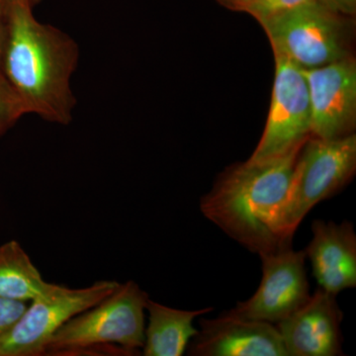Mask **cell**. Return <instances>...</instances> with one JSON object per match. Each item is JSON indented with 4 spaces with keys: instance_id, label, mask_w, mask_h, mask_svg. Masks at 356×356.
I'll return each mask as SVG.
<instances>
[{
    "instance_id": "1",
    "label": "cell",
    "mask_w": 356,
    "mask_h": 356,
    "mask_svg": "<svg viewBox=\"0 0 356 356\" xmlns=\"http://www.w3.org/2000/svg\"><path fill=\"white\" fill-rule=\"evenodd\" d=\"M33 9L28 0H6L0 72L26 114L67 125L76 106L70 77L79 62V47L65 32L39 22Z\"/></svg>"
},
{
    "instance_id": "3",
    "label": "cell",
    "mask_w": 356,
    "mask_h": 356,
    "mask_svg": "<svg viewBox=\"0 0 356 356\" xmlns=\"http://www.w3.org/2000/svg\"><path fill=\"white\" fill-rule=\"evenodd\" d=\"M355 172V134L332 140L311 136L300 149L284 197L271 213L269 229L280 242L292 245L308 213L343 189Z\"/></svg>"
},
{
    "instance_id": "2",
    "label": "cell",
    "mask_w": 356,
    "mask_h": 356,
    "mask_svg": "<svg viewBox=\"0 0 356 356\" xmlns=\"http://www.w3.org/2000/svg\"><path fill=\"white\" fill-rule=\"evenodd\" d=\"M300 149L261 161L229 166L201 198L204 216L259 255L289 247L273 235L268 220L284 197Z\"/></svg>"
},
{
    "instance_id": "18",
    "label": "cell",
    "mask_w": 356,
    "mask_h": 356,
    "mask_svg": "<svg viewBox=\"0 0 356 356\" xmlns=\"http://www.w3.org/2000/svg\"><path fill=\"white\" fill-rule=\"evenodd\" d=\"M323 4L332 10L344 15L356 16V0H320Z\"/></svg>"
},
{
    "instance_id": "10",
    "label": "cell",
    "mask_w": 356,
    "mask_h": 356,
    "mask_svg": "<svg viewBox=\"0 0 356 356\" xmlns=\"http://www.w3.org/2000/svg\"><path fill=\"white\" fill-rule=\"evenodd\" d=\"M336 297L318 287L301 308L275 325L287 356L343 355V314Z\"/></svg>"
},
{
    "instance_id": "17",
    "label": "cell",
    "mask_w": 356,
    "mask_h": 356,
    "mask_svg": "<svg viewBox=\"0 0 356 356\" xmlns=\"http://www.w3.org/2000/svg\"><path fill=\"white\" fill-rule=\"evenodd\" d=\"M28 302L0 296V337L10 331L27 309Z\"/></svg>"
},
{
    "instance_id": "16",
    "label": "cell",
    "mask_w": 356,
    "mask_h": 356,
    "mask_svg": "<svg viewBox=\"0 0 356 356\" xmlns=\"http://www.w3.org/2000/svg\"><path fill=\"white\" fill-rule=\"evenodd\" d=\"M25 114L19 98L0 72V137Z\"/></svg>"
},
{
    "instance_id": "8",
    "label": "cell",
    "mask_w": 356,
    "mask_h": 356,
    "mask_svg": "<svg viewBox=\"0 0 356 356\" xmlns=\"http://www.w3.org/2000/svg\"><path fill=\"white\" fill-rule=\"evenodd\" d=\"M262 280L257 292L226 314L243 320L275 325L301 308L310 298L306 254L292 245L259 255Z\"/></svg>"
},
{
    "instance_id": "7",
    "label": "cell",
    "mask_w": 356,
    "mask_h": 356,
    "mask_svg": "<svg viewBox=\"0 0 356 356\" xmlns=\"http://www.w3.org/2000/svg\"><path fill=\"white\" fill-rule=\"evenodd\" d=\"M274 60L270 109L250 161L285 156L301 149L312 136L310 98L303 70L282 56L274 54Z\"/></svg>"
},
{
    "instance_id": "20",
    "label": "cell",
    "mask_w": 356,
    "mask_h": 356,
    "mask_svg": "<svg viewBox=\"0 0 356 356\" xmlns=\"http://www.w3.org/2000/svg\"><path fill=\"white\" fill-rule=\"evenodd\" d=\"M216 1L229 10L245 13L248 0H216Z\"/></svg>"
},
{
    "instance_id": "4",
    "label": "cell",
    "mask_w": 356,
    "mask_h": 356,
    "mask_svg": "<svg viewBox=\"0 0 356 356\" xmlns=\"http://www.w3.org/2000/svg\"><path fill=\"white\" fill-rule=\"evenodd\" d=\"M273 54L301 70L355 57L356 21L322 2L292 9L261 23Z\"/></svg>"
},
{
    "instance_id": "19",
    "label": "cell",
    "mask_w": 356,
    "mask_h": 356,
    "mask_svg": "<svg viewBox=\"0 0 356 356\" xmlns=\"http://www.w3.org/2000/svg\"><path fill=\"white\" fill-rule=\"evenodd\" d=\"M6 29V0H0V60Z\"/></svg>"
},
{
    "instance_id": "15",
    "label": "cell",
    "mask_w": 356,
    "mask_h": 356,
    "mask_svg": "<svg viewBox=\"0 0 356 356\" xmlns=\"http://www.w3.org/2000/svg\"><path fill=\"white\" fill-rule=\"evenodd\" d=\"M320 0H248L245 13L250 14L261 24L264 21L275 17L292 9Z\"/></svg>"
},
{
    "instance_id": "6",
    "label": "cell",
    "mask_w": 356,
    "mask_h": 356,
    "mask_svg": "<svg viewBox=\"0 0 356 356\" xmlns=\"http://www.w3.org/2000/svg\"><path fill=\"white\" fill-rule=\"evenodd\" d=\"M119 284L117 281L102 280L88 287L72 289L50 283L29 302L13 329L0 337V356L44 355L51 337L67 321L108 297Z\"/></svg>"
},
{
    "instance_id": "21",
    "label": "cell",
    "mask_w": 356,
    "mask_h": 356,
    "mask_svg": "<svg viewBox=\"0 0 356 356\" xmlns=\"http://www.w3.org/2000/svg\"><path fill=\"white\" fill-rule=\"evenodd\" d=\"M28 1L30 2V3L32 4L33 6H38V4L40 3V2L42 1V0H28Z\"/></svg>"
},
{
    "instance_id": "12",
    "label": "cell",
    "mask_w": 356,
    "mask_h": 356,
    "mask_svg": "<svg viewBox=\"0 0 356 356\" xmlns=\"http://www.w3.org/2000/svg\"><path fill=\"white\" fill-rule=\"evenodd\" d=\"M304 250L318 287L332 294L356 287V235L353 224L315 220Z\"/></svg>"
},
{
    "instance_id": "5",
    "label": "cell",
    "mask_w": 356,
    "mask_h": 356,
    "mask_svg": "<svg viewBox=\"0 0 356 356\" xmlns=\"http://www.w3.org/2000/svg\"><path fill=\"white\" fill-rule=\"evenodd\" d=\"M147 299L135 281L120 283L108 297L67 321L51 337L46 353L74 355L109 346L129 355L137 353L145 343Z\"/></svg>"
},
{
    "instance_id": "14",
    "label": "cell",
    "mask_w": 356,
    "mask_h": 356,
    "mask_svg": "<svg viewBox=\"0 0 356 356\" xmlns=\"http://www.w3.org/2000/svg\"><path fill=\"white\" fill-rule=\"evenodd\" d=\"M49 285L19 243L0 245V296L29 303Z\"/></svg>"
},
{
    "instance_id": "9",
    "label": "cell",
    "mask_w": 356,
    "mask_h": 356,
    "mask_svg": "<svg viewBox=\"0 0 356 356\" xmlns=\"http://www.w3.org/2000/svg\"><path fill=\"white\" fill-rule=\"evenodd\" d=\"M303 70L310 98L312 136L332 140L355 134L356 58Z\"/></svg>"
},
{
    "instance_id": "13",
    "label": "cell",
    "mask_w": 356,
    "mask_h": 356,
    "mask_svg": "<svg viewBox=\"0 0 356 356\" xmlns=\"http://www.w3.org/2000/svg\"><path fill=\"white\" fill-rule=\"evenodd\" d=\"M212 310H178L147 299L149 324L145 329L143 355L181 356L191 339L197 334L198 330L193 325L194 318Z\"/></svg>"
},
{
    "instance_id": "11",
    "label": "cell",
    "mask_w": 356,
    "mask_h": 356,
    "mask_svg": "<svg viewBox=\"0 0 356 356\" xmlns=\"http://www.w3.org/2000/svg\"><path fill=\"white\" fill-rule=\"evenodd\" d=\"M200 330L188 344L192 356H287L275 325L222 313L199 322Z\"/></svg>"
}]
</instances>
